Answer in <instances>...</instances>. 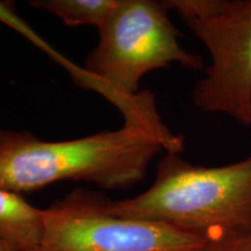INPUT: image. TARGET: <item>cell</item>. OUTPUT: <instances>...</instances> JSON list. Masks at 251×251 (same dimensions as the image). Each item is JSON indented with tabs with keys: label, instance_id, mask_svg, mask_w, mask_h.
Here are the masks:
<instances>
[{
	"label": "cell",
	"instance_id": "ba28073f",
	"mask_svg": "<svg viewBox=\"0 0 251 251\" xmlns=\"http://www.w3.org/2000/svg\"><path fill=\"white\" fill-rule=\"evenodd\" d=\"M202 251H251V235L227 240L209 241Z\"/></svg>",
	"mask_w": 251,
	"mask_h": 251
},
{
	"label": "cell",
	"instance_id": "52a82bcc",
	"mask_svg": "<svg viewBox=\"0 0 251 251\" xmlns=\"http://www.w3.org/2000/svg\"><path fill=\"white\" fill-rule=\"evenodd\" d=\"M119 2L120 0H34L29 4L56 15L65 26H93L100 29Z\"/></svg>",
	"mask_w": 251,
	"mask_h": 251
},
{
	"label": "cell",
	"instance_id": "5b68a950",
	"mask_svg": "<svg viewBox=\"0 0 251 251\" xmlns=\"http://www.w3.org/2000/svg\"><path fill=\"white\" fill-rule=\"evenodd\" d=\"M107 198L76 190L43 209L35 251H202L207 241L172 226L106 211Z\"/></svg>",
	"mask_w": 251,
	"mask_h": 251
},
{
	"label": "cell",
	"instance_id": "277c9868",
	"mask_svg": "<svg viewBox=\"0 0 251 251\" xmlns=\"http://www.w3.org/2000/svg\"><path fill=\"white\" fill-rule=\"evenodd\" d=\"M211 55L194 86V105L251 126V0H170Z\"/></svg>",
	"mask_w": 251,
	"mask_h": 251
},
{
	"label": "cell",
	"instance_id": "9c48e42d",
	"mask_svg": "<svg viewBox=\"0 0 251 251\" xmlns=\"http://www.w3.org/2000/svg\"><path fill=\"white\" fill-rule=\"evenodd\" d=\"M0 251H14V250H12L8 246H6L5 243H2L1 241H0Z\"/></svg>",
	"mask_w": 251,
	"mask_h": 251
},
{
	"label": "cell",
	"instance_id": "3957f363",
	"mask_svg": "<svg viewBox=\"0 0 251 251\" xmlns=\"http://www.w3.org/2000/svg\"><path fill=\"white\" fill-rule=\"evenodd\" d=\"M106 211L162 222L209 241L251 235V156L222 166L194 165L166 152L151 186L124 200L106 199Z\"/></svg>",
	"mask_w": 251,
	"mask_h": 251
},
{
	"label": "cell",
	"instance_id": "6da1fadb",
	"mask_svg": "<svg viewBox=\"0 0 251 251\" xmlns=\"http://www.w3.org/2000/svg\"><path fill=\"white\" fill-rule=\"evenodd\" d=\"M98 31V43L85 62L86 76L118 103L126 121L155 134L164 144L165 151L181 152L184 140L162 121L153 94L139 92L141 80L150 71L172 63L191 70L203 68L200 56L180 46L181 33L169 18L165 2L120 0Z\"/></svg>",
	"mask_w": 251,
	"mask_h": 251
},
{
	"label": "cell",
	"instance_id": "8992f818",
	"mask_svg": "<svg viewBox=\"0 0 251 251\" xmlns=\"http://www.w3.org/2000/svg\"><path fill=\"white\" fill-rule=\"evenodd\" d=\"M43 231V209L0 187V241L14 251H35Z\"/></svg>",
	"mask_w": 251,
	"mask_h": 251
},
{
	"label": "cell",
	"instance_id": "7a4b0ae2",
	"mask_svg": "<svg viewBox=\"0 0 251 251\" xmlns=\"http://www.w3.org/2000/svg\"><path fill=\"white\" fill-rule=\"evenodd\" d=\"M163 150L155 134L128 121L120 129L69 141L0 127V187L21 196L63 180L127 188L143 179Z\"/></svg>",
	"mask_w": 251,
	"mask_h": 251
}]
</instances>
